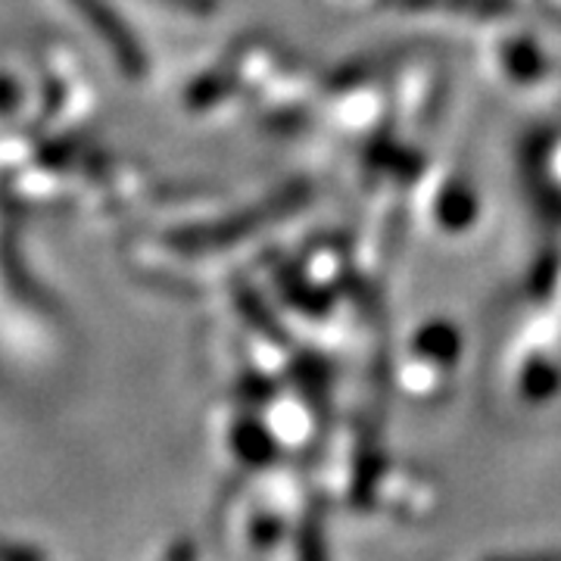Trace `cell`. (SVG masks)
I'll return each mask as SVG.
<instances>
[{
	"label": "cell",
	"instance_id": "6da1fadb",
	"mask_svg": "<svg viewBox=\"0 0 561 561\" xmlns=\"http://www.w3.org/2000/svg\"><path fill=\"white\" fill-rule=\"evenodd\" d=\"M69 3H72V10L79 13L81 20L94 28V35L119 57L122 69L131 72V76H138L140 69H144L140 50H135V41L128 35V28L113 16V10L106 7V0H69Z\"/></svg>",
	"mask_w": 561,
	"mask_h": 561
},
{
	"label": "cell",
	"instance_id": "7a4b0ae2",
	"mask_svg": "<svg viewBox=\"0 0 561 561\" xmlns=\"http://www.w3.org/2000/svg\"><path fill=\"white\" fill-rule=\"evenodd\" d=\"M22 103V88L20 81L13 79L10 72H0V125H10L16 110Z\"/></svg>",
	"mask_w": 561,
	"mask_h": 561
}]
</instances>
